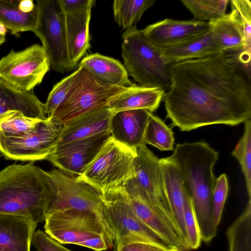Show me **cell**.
<instances>
[{
	"label": "cell",
	"mask_w": 251,
	"mask_h": 251,
	"mask_svg": "<svg viewBox=\"0 0 251 251\" xmlns=\"http://www.w3.org/2000/svg\"><path fill=\"white\" fill-rule=\"evenodd\" d=\"M229 13L242 30L247 47H251V2L249 0H231Z\"/></svg>",
	"instance_id": "obj_34"
},
{
	"label": "cell",
	"mask_w": 251,
	"mask_h": 251,
	"mask_svg": "<svg viewBox=\"0 0 251 251\" xmlns=\"http://www.w3.org/2000/svg\"><path fill=\"white\" fill-rule=\"evenodd\" d=\"M160 161L173 219L182 240L189 248L184 219L185 203L188 194L176 164L168 157L160 159Z\"/></svg>",
	"instance_id": "obj_18"
},
{
	"label": "cell",
	"mask_w": 251,
	"mask_h": 251,
	"mask_svg": "<svg viewBox=\"0 0 251 251\" xmlns=\"http://www.w3.org/2000/svg\"><path fill=\"white\" fill-rule=\"evenodd\" d=\"M41 121L18 110L9 111L0 115V134L6 137H24L33 132Z\"/></svg>",
	"instance_id": "obj_30"
},
{
	"label": "cell",
	"mask_w": 251,
	"mask_h": 251,
	"mask_svg": "<svg viewBox=\"0 0 251 251\" xmlns=\"http://www.w3.org/2000/svg\"><path fill=\"white\" fill-rule=\"evenodd\" d=\"M63 126L48 117L33 132L24 137L0 134V151L6 159L31 162L46 159L57 146Z\"/></svg>",
	"instance_id": "obj_13"
},
{
	"label": "cell",
	"mask_w": 251,
	"mask_h": 251,
	"mask_svg": "<svg viewBox=\"0 0 251 251\" xmlns=\"http://www.w3.org/2000/svg\"><path fill=\"white\" fill-rule=\"evenodd\" d=\"M112 114L108 107H104L76 118L64 125L57 145L109 132Z\"/></svg>",
	"instance_id": "obj_19"
},
{
	"label": "cell",
	"mask_w": 251,
	"mask_h": 251,
	"mask_svg": "<svg viewBox=\"0 0 251 251\" xmlns=\"http://www.w3.org/2000/svg\"><path fill=\"white\" fill-rule=\"evenodd\" d=\"M136 155L134 160V176L127 183L149 203L179 234L167 198L160 159L145 144L136 149Z\"/></svg>",
	"instance_id": "obj_10"
},
{
	"label": "cell",
	"mask_w": 251,
	"mask_h": 251,
	"mask_svg": "<svg viewBox=\"0 0 251 251\" xmlns=\"http://www.w3.org/2000/svg\"><path fill=\"white\" fill-rule=\"evenodd\" d=\"M213 36L221 51H251L246 45L242 29L229 13L209 23Z\"/></svg>",
	"instance_id": "obj_26"
},
{
	"label": "cell",
	"mask_w": 251,
	"mask_h": 251,
	"mask_svg": "<svg viewBox=\"0 0 251 251\" xmlns=\"http://www.w3.org/2000/svg\"><path fill=\"white\" fill-rule=\"evenodd\" d=\"M228 189L227 176L225 174H222L216 178L212 195L213 216L214 222L216 226L221 222Z\"/></svg>",
	"instance_id": "obj_36"
},
{
	"label": "cell",
	"mask_w": 251,
	"mask_h": 251,
	"mask_svg": "<svg viewBox=\"0 0 251 251\" xmlns=\"http://www.w3.org/2000/svg\"><path fill=\"white\" fill-rule=\"evenodd\" d=\"M155 2L153 0H114L112 6L115 22L124 29L130 28Z\"/></svg>",
	"instance_id": "obj_29"
},
{
	"label": "cell",
	"mask_w": 251,
	"mask_h": 251,
	"mask_svg": "<svg viewBox=\"0 0 251 251\" xmlns=\"http://www.w3.org/2000/svg\"><path fill=\"white\" fill-rule=\"evenodd\" d=\"M174 142L172 127L167 126L158 116L151 113L144 136L145 144L161 151H173Z\"/></svg>",
	"instance_id": "obj_31"
},
{
	"label": "cell",
	"mask_w": 251,
	"mask_h": 251,
	"mask_svg": "<svg viewBox=\"0 0 251 251\" xmlns=\"http://www.w3.org/2000/svg\"><path fill=\"white\" fill-rule=\"evenodd\" d=\"M31 244L37 251H73L64 247L41 230L34 233Z\"/></svg>",
	"instance_id": "obj_38"
},
{
	"label": "cell",
	"mask_w": 251,
	"mask_h": 251,
	"mask_svg": "<svg viewBox=\"0 0 251 251\" xmlns=\"http://www.w3.org/2000/svg\"><path fill=\"white\" fill-rule=\"evenodd\" d=\"M50 69L45 49L36 44L20 51L11 50L0 59V78L21 91H32Z\"/></svg>",
	"instance_id": "obj_12"
},
{
	"label": "cell",
	"mask_w": 251,
	"mask_h": 251,
	"mask_svg": "<svg viewBox=\"0 0 251 251\" xmlns=\"http://www.w3.org/2000/svg\"><path fill=\"white\" fill-rule=\"evenodd\" d=\"M74 72L54 85L50 92L45 104L47 117H50L62 102L71 86Z\"/></svg>",
	"instance_id": "obj_37"
},
{
	"label": "cell",
	"mask_w": 251,
	"mask_h": 251,
	"mask_svg": "<svg viewBox=\"0 0 251 251\" xmlns=\"http://www.w3.org/2000/svg\"><path fill=\"white\" fill-rule=\"evenodd\" d=\"M2 156V154L1 153V152L0 151V158L1 157V156Z\"/></svg>",
	"instance_id": "obj_44"
},
{
	"label": "cell",
	"mask_w": 251,
	"mask_h": 251,
	"mask_svg": "<svg viewBox=\"0 0 251 251\" xmlns=\"http://www.w3.org/2000/svg\"><path fill=\"white\" fill-rule=\"evenodd\" d=\"M110 136V132H107L58 144L46 160L66 174L79 176L97 155Z\"/></svg>",
	"instance_id": "obj_14"
},
{
	"label": "cell",
	"mask_w": 251,
	"mask_h": 251,
	"mask_svg": "<svg viewBox=\"0 0 251 251\" xmlns=\"http://www.w3.org/2000/svg\"><path fill=\"white\" fill-rule=\"evenodd\" d=\"M243 134L232 151L239 161L244 174L249 199H251V121L244 122Z\"/></svg>",
	"instance_id": "obj_33"
},
{
	"label": "cell",
	"mask_w": 251,
	"mask_h": 251,
	"mask_svg": "<svg viewBox=\"0 0 251 251\" xmlns=\"http://www.w3.org/2000/svg\"><path fill=\"white\" fill-rule=\"evenodd\" d=\"M168 247L149 242H134L123 246L115 251H166Z\"/></svg>",
	"instance_id": "obj_39"
},
{
	"label": "cell",
	"mask_w": 251,
	"mask_h": 251,
	"mask_svg": "<svg viewBox=\"0 0 251 251\" xmlns=\"http://www.w3.org/2000/svg\"><path fill=\"white\" fill-rule=\"evenodd\" d=\"M165 90L138 85L112 101L107 106L113 113L127 110L144 109L153 113L163 101Z\"/></svg>",
	"instance_id": "obj_25"
},
{
	"label": "cell",
	"mask_w": 251,
	"mask_h": 251,
	"mask_svg": "<svg viewBox=\"0 0 251 251\" xmlns=\"http://www.w3.org/2000/svg\"><path fill=\"white\" fill-rule=\"evenodd\" d=\"M19 7L21 11L25 13L32 12L35 8V4L33 0H20Z\"/></svg>",
	"instance_id": "obj_41"
},
{
	"label": "cell",
	"mask_w": 251,
	"mask_h": 251,
	"mask_svg": "<svg viewBox=\"0 0 251 251\" xmlns=\"http://www.w3.org/2000/svg\"><path fill=\"white\" fill-rule=\"evenodd\" d=\"M184 219L189 248L190 250L197 249L200 247L202 240L192 201L189 195L185 201Z\"/></svg>",
	"instance_id": "obj_35"
},
{
	"label": "cell",
	"mask_w": 251,
	"mask_h": 251,
	"mask_svg": "<svg viewBox=\"0 0 251 251\" xmlns=\"http://www.w3.org/2000/svg\"><path fill=\"white\" fill-rule=\"evenodd\" d=\"M160 50L162 57L169 64L204 58L221 52L211 28L201 35Z\"/></svg>",
	"instance_id": "obj_21"
},
{
	"label": "cell",
	"mask_w": 251,
	"mask_h": 251,
	"mask_svg": "<svg viewBox=\"0 0 251 251\" xmlns=\"http://www.w3.org/2000/svg\"><path fill=\"white\" fill-rule=\"evenodd\" d=\"M166 251H179L177 249L174 248H169Z\"/></svg>",
	"instance_id": "obj_43"
},
{
	"label": "cell",
	"mask_w": 251,
	"mask_h": 251,
	"mask_svg": "<svg viewBox=\"0 0 251 251\" xmlns=\"http://www.w3.org/2000/svg\"><path fill=\"white\" fill-rule=\"evenodd\" d=\"M151 113L144 109H134L113 113L109 127L110 136L136 150L145 144L144 136Z\"/></svg>",
	"instance_id": "obj_17"
},
{
	"label": "cell",
	"mask_w": 251,
	"mask_h": 251,
	"mask_svg": "<svg viewBox=\"0 0 251 251\" xmlns=\"http://www.w3.org/2000/svg\"><path fill=\"white\" fill-rule=\"evenodd\" d=\"M125 187L136 215L167 246L176 248L179 251L190 250L182 240L176 230L133 188L128 184H126Z\"/></svg>",
	"instance_id": "obj_16"
},
{
	"label": "cell",
	"mask_w": 251,
	"mask_h": 251,
	"mask_svg": "<svg viewBox=\"0 0 251 251\" xmlns=\"http://www.w3.org/2000/svg\"><path fill=\"white\" fill-rule=\"evenodd\" d=\"M193 14L194 20L210 23L226 14L228 0H181Z\"/></svg>",
	"instance_id": "obj_32"
},
{
	"label": "cell",
	"mask_w": 251,
	"mask_h": 251,
	"mask_svg": "<svg viewBox=\"0 0 251 251\" xmlns=\"http://www.w3.org/2000/svg\"><path fill=\"white\" fill-rule=\"evenodd\" d=\"M66 14L78 12L90 5H93L94 0H60Z\"/></svg>",
	"instance_id": "obj_40"
},
{
	"label": "cell",
	"mask_w": 251,
	"mask_h": 251,
	"mask_svg": "<svg viewBox=\"0 0 251 251\" xmlns=\"http://www.w3.org/2000/svg\"><path fill=\"white\" fill-rule=\"evenodd\" d=\"M37 226L25 217L0 214V251H30Z\"/></svg>",
	"instance_id": "obj_20"
},
{
	"label": "cell",
	"mask_w": 251,
	"mask_h": 251,
	"mask_svg": "<svg viewBox=\"0 0 251 251\" xmlns=\"http://www.w3.org/2000/svg\"><path fill=\"white\" fill-rule=\"evenodd\" d=\"M6 29L0 23V45L3 44L5 41V36Z\"/></svg>",
	"instance_id": "obj_42"
},
{
	"label": "cell",
	"mask_w": 251,
	"mask_h": 251,
	"mask_svg": "<svg viewBox=\"0 0 251 251\" xmlns=\"http://www.w3.org/2000/svg\"><path fill=\"white\" fill-rule=\"evenodd\" d=\"M102 197L105 216L114 236V251L125 245L140 242L168 247L136 215L125 187L110 190Z\"/></svg>",
	"instance_id": "obj_8"
},
{
	"label": "cell",
	"mask_w": 251,
	"mask_h": 251,
	"mask_svg": "<svg viewBox=\"0 0 251 251\" xmlns=\"http://www.w3.org/2000/svg\"><path fill=\"white\" fill-rule=\"evenodd\" d=\"M107 84L89 71L78 67L74 72L69 90L62 102L49 117L64 125L95 109L107 107L113 100L137 87Z\"/></svg>",
	"instance_id": "obj_5"
},
{
	"label": "cell",
	"mask_w": 251,
	"mask_h": 251,
	"mask_svg": "<svg viewBox=\"0 0 251 251\" xmlns=\"http://www.w3.org/2000/svg\"><path fill=\"white\" fill-rule=\"evenodd\" d=\"M122 40V56L128 74L141 86L168 89L172 64L162 57L161 50L150 43L136 25L126 30Z\"/></svg>",
	"instance_id": "obj_6"
},
{
	"label": "cell",
	"mask_w": 251,
	"mask_h": 251,
	"mask_svg": "<svg viewBox=\"0 0 251 251\" xmlns=\"http://www.w3.org/2000/svg\"><path fill=\"white\" fill-rule=\"evenodd\" d=\"M20 0H0V23L16 35L25 31H33L37 21L36 7L31 12H23L19 7Z\"/></svg>",
	"instance_id": "obj_27"
},
{
	"label": "cell",
	"mask_w": 251,
	"mask_h": 251,
	"mask_svg": "<svg viewBox=\"0 0 251 251\" xmlns=\"http://www.w3.org/2000/svg\"><path fill=\"white\" fill-rule=\"evenodd\" d=\"M11 110L22 112L27 116L46 120L45 104L33 93L21 91L0 78V115Z\"/></svg>",
	"instance_id": "obj_23"
},
{
	"label": "cell",
	"mask_w": 251,
	"mask_h": 251,
	"mask_svg": "<svg viewBox=\"0 0 251 251\" xmlns=\"http://www.w3.org/2000/svg\"><path fill=\"white\" fill-rule=\"evenodd\" d=\"M163 101L171 127L189 131L251 118V53L226 51L172 64Z\"/></svg>",
	"instance_id": "obj_1"
},
{
	"label": "cell",
	"mask_w": 251,
	"mask_h": 251,
	"mask_svg": "<svg viewBox=\"0 0 251 251\" xmlns=\"http://www.w3.org/2000/svg\"><path fill=\"white\" fill-rule=\"evenodd\" d=\"M46 172L54 190L47 212L72 208L90 210L112 232L104 213L103 197L97 189L59 169Z\"/></svg>",
	"instance_id": "obj_11"
},
{
	"label": "cell",
	"mask_w": 251,
	"mask_h": 251,
	"mask_svg": "<svg viewBox=\"0 0 251 251\" xmlns=\"http://www.w3.org/2000/svg\"><path fill=\"white\" fill-rule=\"evenodd\" d=\"M78 67L86 69L107 84L122 86L134 84L129 80L126 70L119 60L98 53L84 57Z\"/></svg>",
	"instance_id": "obj_24"
},
{
	"label": "cell",
	"mask_w": 251,
	"mask_h": 251,
	"mask_svg": "<svg viewBox=\"0 0 251 251\" xmlns=\"http://www.w3.org/2000/svg\"><path fill=\"white\" fill-rule=\"evenodd\" d=\"M35 5L37 16L33 32L47 53L50 69L61 73L72 70L67 48L66 14L60 0H37Z\"/></svg>",
	"instance_id": "obj_9"
},
{
	"label": "cell",
	"mask_w": 251,
	"mask_h": 251,
	"mask_svg": "<svg viewBox=\"0 0 251 251\" xmlns=\"http://www.w3.org/2000/svg\"><path fill=\"white\" fill-rule=\"evenodd\" d=\"M54 195L47 172L34 162L12 164L0 171V214L45 220Z\"/></svg>",
	"instance_id": "obj_3"
},
{
	"label": "cell",
	"mask_w": 251,
	"mask_h": 251,
	"mask_svg": "<svg viewBox=\"0 0 251 251\" xmlns=\"http://www.w3.org/2000/svg\"><path fill=\"white\" fill-rule=\"evenodd\" d=\"M44 221L45 233L61 244L78 245L95 251L113 247V234L91 211L72 208L48 212Z\"/></svg>",
	"instance_id": "obj_4"
},
{
	"label": "cell",
	"mask_w": 251,
	"mask_h": 251,
	"mask_svg": "<svg viewBox=\"0 0 251 251\" xmlns=\"http://www.w3.org/2000/svg\"><path fill=\"white\" fill-rule=\"evenodd\" d=\"M136 155V150L110 136L94 160L76 177L102 196L110 190L125 187L133 178Z\"/></svg>",
	"instance_id": "obj_7"
},
{
	"label": "cell",
	"mask_w": 251,
	"mask_h": 251,
	"mask_svg": "<svg viewBox=\"0 0 251 251\" xmlns=\"http://www.w3.org/2000/svg\"><path fill=\"white\" fill-rule=\"evenodd\" d=\"M210 28L208 22L165 19L142 30L146 40L154 47L162 49L201 35Z\"/></svg>",
	"instance_id": "obj_15"
},
{
	"label": "cell",
	"mask_w": 251,
	"mask_h": 251,
	"mask_svg": "<svg viewBox=\"0 0 251 251\" xmlns=\"http://www.w3.org/2000/svg\"><path fill=\"white\" fill-rule=\"evenodd\" d=\"M168 158L178 168L190 197L201 240L209 244L217 233L212 212V195L216 178L213 167L218 153L205 142L177 144Z\"/></svg>",
	"instance_id": "obj_2"
},
{
	"label": "cell",
	"mask_w": 251,
	"mask_h": 251,
	"mask_svg": "<svg viewBox=\"0 0 251 251\" xmlns=\"http://www.w3.org/2000/svg\"><path fill=\"white\" fill-rule=\"evenodd\" d=\"M92 6L66 14L67 48L69 60L74 68L90 47L89 23Z\"/></svg>",
	"instance_id": "obj_22"
},
{
	"label": "cell",
	"mask_w": 251,
	"mask_h": 251,
	"mask_svg": "<svg viewBox=\"0 0 251 251\" xmlns=\"http://www.w3.org/2000/svg\"><path fill=\"white\" fill-rule=\"evenodd\" d=\"M228 251H251V199L226 231Z\"/></svg>",
	"instance_id": "obj_28"
}]
</instances>
